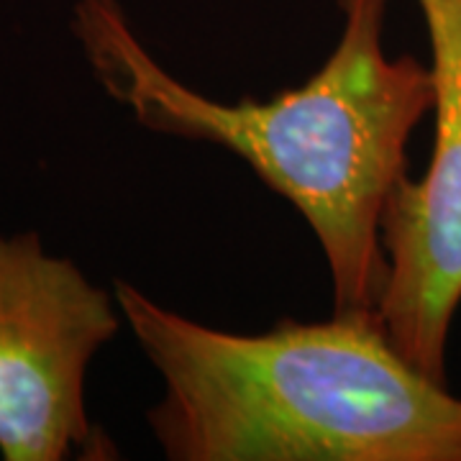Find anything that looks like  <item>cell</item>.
Masks as SVG:
<instances>
[{
	"label": "cell",
	"instance_id": "cell-1",
	"mask_svg": "<svg viewBox=\"0 0 461 461\" xmlns=\"http://www.w3.org/2000/svg\"><path fill=\"white\" fill-rule=\"evenodd\" d=\"M390 0H339L341 36L305 85L221 103L177 80L133 32L121 0H75L72 33L105 95L149 131L229 149L295 205L323 249L333 313H377L387 280L382 213L433 108V75L384 51Z\"/></svg>",
	"mask_w": 461,
	"mask_h": 461
},
{
	"label": "cell",
	"instance_id": "cell-2",
	"mask_svg": "<svg viewBox=\"0 0 461 461\" xmlns=\"http://www.w3.org/2000/svg\"><path fill=\"white\" fill-rule=\"evenodd\" d=\"M115 303L165 393L147 412L172 461H461V397L411 364L377 313L233 333L131 282Z\"/></svg>",
	"mask_w": 461,
	"mask_h": 461
},
{
	"label": "cell",
	"instance_id": "cell-3",
	"mask_svg": "<svg viewBox=\"0 0 461 461\" xmlns=\"http://www.w3.org/2000/svg\"><path fill=\"white\" fill-rule=\"evenodd\" d=\"M115 295L36 230L0 236V459H111L85 402L93 357L121 329Z\"/></svg>",
	"mask_w": 461,
	"mask_h": 461
},
{
	"label": "cell",
	"instance_id": "cell-4",
	"mask_svg": "<svg viewBox=\"0 0 461 461\" xmlns=\"http://www.w3.org/2000/svg\"><path fill=\"white\" fill-rule=\"evenodd\" d=\"M429 32L433 149L420 180L397 182L382 213L387 280L377 315L395 348L446 382L461 305V0H415Z\"/></svg>",
	"mask_w": 461,
	"mask_h": 461
}]
</instances>
